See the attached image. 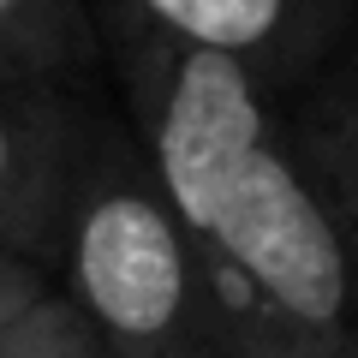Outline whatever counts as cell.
<instances>
[{
  "instance_id": "5",
  "label": "cell",
  "mask_w": 358,
  "mask_h": 358,
  "mask_svg": "<svg viewBox=\"0 0 358 358\" xmlns=\"http://www.w3.org/2000/svg\"><path fill=\"white\" fill-rule=\"evenodd\" d=\"M96 18L84 0H0V66L72 84L96 54Z\"/></svg>"
},
{
  "instance_id": "3",
  "label": "cell",
  "mask_w": 358,
  "mask_h": 358,
  "mask_svg": "<svg viewBox=\"0 0 358 358\" xmlns=\"http://www.w3.org/2000/svg\"><path fill=\"white\" fill-rule=\"evenodd\" d=\"M126 24L227 54L275 96L329 66L346 24V0H114Z\"/></svg>"
},
{
  "instance_id": "8",
  "label": "cell",
  "mask_w": 358,
  "mask_h": 358,
  "mask_svg": "<svg viewBox=\"0 0 358 358\" xmlns=\"http://www.w3.org/2000/svg\"><path fill=\"white\" fill-rule=\"evenodd\" d=\"M18 329V322H13ZM0 358H18V334H6V341H0Z\"/></svg>"
},
{
  "instance_id": "2",
  "label": "cell",
  "mask_w": 358,
  "mask_h": 358,
  "mask_svg": "<svg viewBox=\"0 0 358 358\" xmlns=\"http://www.w3.org/2000/svg\"><path fill=\"white\" fill-rule=\"evenodd\" d=\"M185 233L192 245L233 263L281 310L305 358H352V257H346L352 227L329 215L281 120L209 192Z\"/></svg>"
},
{
  "instance_id": "6",
  "label": "cell",
  "mask_w": 358,
  "mask_h": 358,
  "mask_svg": "<svg viewBox=\"0 0 358 358\" xmlns=\"http://www.w3.org/2000/svg\"><path fill=\"white\" fill-rule=\"evenodd\" d=\"M13 334H18V358H114L96 334H90V322L78 317L54 287L18 317Z\"/></svg>"
},
{
  "instance_id": "4",
  "label": "cell",
  "mask_w": 358,
  "mask_h": 358,
  "mask_svg": "<svg viewBox=\"0 0 358 358\" xmlns=\"http://www.w3.org/2000/svg\"><path fill=\"white\" fill-rule=\"evenodd\" d=\"M84 114L66 84L0 66V251L48 268Z\"/></svg>"
},
{
  "instance_id": "7",
  "label": "cell",
  "mask_w": 358,
  "mask_h": 358,
  "mask_svg": "<svg viewBox=\"0 0 358 358\" xmlns=\"http://www.w3.org/2000/svg\"><path fill=\"white\" fill-rule=\"evenodd\" d=\"M48 287H54V275L42 263H30V257H18V251H0V341L13 334V322L24 317Z\"/></svg>"
},
{
  "instance_id": "1",
  "label": "cell",
  "mask_w": 358,
  "mask_h": 358,
  "mask_svg": "<svg viewBox=\"0 0 358 358\" xmlns=\"http://www.w3.org/2000/svg\"><path fill=\"white\" fill-rule=\"evenodd\" d=\"M48 275L114 358H209L192 233L120 120L84 114Z\"/></svg>"
}]
</instances>
